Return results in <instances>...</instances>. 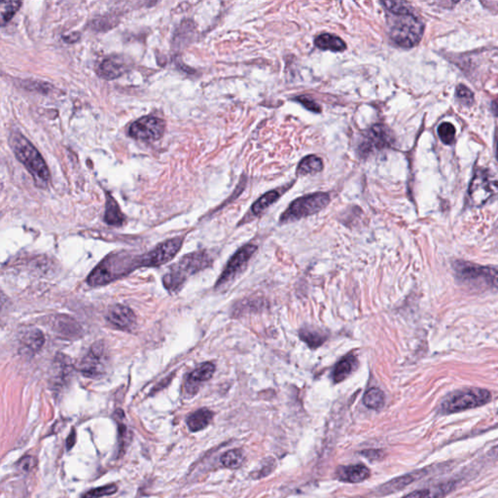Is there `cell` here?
I'll return each instance as SVG.
<instances>
[{
    "instance_id": "obj_41",
    "label": "cell",
    "mask_w": 498,
    "mask_h": 498,
    "mask_svg": "<svg viewBox=\"0 0 498 498\" xmlns=\"http://www.w3.org/2000/svg\"><path fill=\"white\" fill-rule=\"evenodd\" d=\"M497 158H498V146H497Z\"/></svg>"
},
{
    "instance_id": "obj_3",
    "label": "cell",
    "mask_w": 498,
    "mask_h": 498,
    "mask_svg": "<svg viewBox=\"0 0 498 498\" xmlns=\"http://www.w3.org/2000/svg\"><path fill=\"white\" fill-rule=\"evenodd\" d=\"M139 267H141L139 257L127 253H115L95 268L88 278V283L92 286L107 285Z\"/></svg>"
},
{
    "instance_id": "obj_30",
    "label": "cell",
    "mask_w": 498,
    "mask_h": 498,
    "mask_svg": "<svg viewBox=\"0 0 498 498\" xmlns=\"http://www.w3.org/2000/svg\"><path fill=\"white\" fill-rule=\"evenodd\" d=\"M278 198L279 193L278 191H270V192L263 195L259 200H257V201L255 202V204L252 206V213H254L255 215H258V214L263 213L265 209L271 206L272 204H273L274 202L278 199Z\"/></svg>"
},
{
    "instance_id": "obj_23",
    "label": "cell",
    "mask_w": 498,
    "mask_h": 498,
    "mask_svg": "<svg viewBox=\"0 0 498 498\" xmlns=\"http://www.w3.org/2000/svg\"><path fill=\"white\" fill-rule=\"evenodd\" d=\"M316 47L321 50H329L332 52H342L346 49V44L343 39L333 34H324L316 37L315 40Z\"/></svg>"
},
{
    "instance_id": "obj_20",
    "label": "cell",
    "mask_w": 498,
    "mask_h": 498,
    "mask_svg": "<svg viewBox=\"0 0 498 498\" xmlns=\"http://www.w3.org/2000/svg\"><path fill=\"white\" fill-rule=\"evenodd\" d=\"M358 366V360L355 355H350L340 360L333 370L332 379L335 383H341L355 371Z\"/></svg>"
},
{
    "instance_id": "obj_5",
    "label": "cell",
    "mask_w": 498,
    "mask_h": 498,
    "mask_svg": "<svg viewBox=\"0 0 498 498\" xmlns=\"http://www.w3.org/2000/svg\"><path fill=\"white\" fill-rule=\"evenodd\" d=\"M490 400L492 394L488 390L478 388H464L449 394L442 402L440 411L446 415L462 413L484 406Z\"/></svg>"
},
{
    "instance_id": "obj_36",
    "label": "cell",
    "mask_w": 498,
    "mask_h": 498,
    "mask_svg": "<svg viewBox=\"0 0 498 498\" xmlns=\"http://www.w3.org/2000/svg\"><path fill=\"white\" fill-rule=\"evenodd\" d=\"M37 464V460L34 457L27 455V457L23 458L20 462H18L19 469H22L24 472H30L32 470L36 469Z\"/></svg>"
},
{
    "instance_id": "obj_28",
    "label": "cell",
    "mask_w": 498,
    "mask_h": 498,
    "mask_svg": "<svg viewBox=\"0 0 498 498\" xmlns=\"http://www.w3.org/2000/svg\"><path fill=\"white\" fill-rule=\"evenodd\" d=\"M385 393L380 388H371L363 397V403L369 409L380 410L385 405Z\"/></svg>"
},
{
    "instance_id": "obj_35",
    "label": "cell",
    "mask_w": 498,
    "mask_h": 498,
    "mask_svg": "<svg viewBox=\"0 0 498 498\" xmlns=\"http://www.w3.org/2000/svg\"><path fill=\"white\" fill-rule=\"evenodd\" d=\"M457 99L460 101V104L465 106H470L474 102L473 93L465 87L464 85H460L457 88V92H455Z\"/></svg>"
},
{
    "instance_id": "obj_13",
    "label": "cell",
    "mask_w": 498,
    "mask_h": 498,
    "mask_svg": "<svg viewBox=\"0 0 498 498\" xmlns=\"http://www.w3.org/2000/svg\"><path fill=\"white\" fill-rule=\"evenodd\" d=\"M256 250H257V248L253 244H246L239 248L228 262L227 266L216 283V287L224 286L228 283H231L233 279L236 278L237 274H241L246 269V264L254 254Z\"/></svg>"
},
{
    "instance_id": "obj_25",
    "label": "cell",
    "mask_w": 498,
    "mask_h": 498,
    "mask_svg": "<svg viewBox=\"0 0 498 498\" xmlns=\"http://www.w3.org/2000/svg\"><path fill=\"white\" fill-rule=\"evenodd\" d=\"M322 169L323 163L320 158L311 155L302 160L299 167H298L297 171L300 176H306V174H318Z\"/></svg>"
},
{
    "instance_id": "obj_18",
    "label": "cell",
    "mask_w": 498,
    "mask_h": 498,
    "mask_svg": "<svg viewBox=\"0 0 498 498\" xmlns=\"http://www.w3.org/2000/svg\"><path fill=\"white\" fill-rule=\"evenodd\" d=\"M427 469L418 470V471L413 472V473L398 477V478L393 479V480L381 486L380 490L383 492V495L399 492L402 488H406V486L411 485L414 482L423 478V476L427 474Z\"/></svg>"
},
{
    "instance_id": "obj_26",
    "label": "cell",
    "mask_w": 498,
    "mask_h": 498,
    "mask_svg": "<svg viewBox=\"0 0 498 498\" xmlns=\"http://www.w3.org/2000/svg\"><path fill=\"white\" fill-rule=\"evenodd\" d=\"M300 338L305 342L309 348H316L327 341V337L322 332L316 329H301L299 332Z\"/></svg>"
},
{
    "instance_id": "obj_10",
    "label": "cell",
    "mask_w": 498,
    "mask_h": 498,
    "mask_svg": "<svg viewBox=\"0 0 498 498\" xmlns=\"http://www.w3.org/2000/svg\"><path fill=\"white\" fill-rule=\"evenodd\" d=\"M164 121L153 116H144L137 119L129 129L130 136L137 141H156L163 137L165 132Z\"/></svg>"
},
{
    "instance_id": "obj_33",
    "label": "cell",
    "mask_w": 498,
    "mask_h": 498,
    "mask_svg": "<svg viewBox=\"0 0 498 498\" xmlns=\"http://www.w3.org/2000/svg\"><path fill=\"white\" fill-rule=\"evenodd\" d=\"M438 134L444 143L451 144L455 137V126L449 122L442 123L438 127Z\"/></svg>"
},
{
    "instance_id": "obj_37",
    "label": "cell",
    "mask_w": 498,
    "mask_h": 498,
    "mask_svg": "<svg viewBox=\"0 0 498 498\" xmlns=\"http://www.w3.org/2000/svg\"><path fill=\"white\" fill-rule=\"evenodd\" d=\"M296 101L299 102L303 106L306 107L309 110L313 111V112H320V106H318L316 102L311 101L308 97H297Z\"/></svg>"
},
{
    "instance_id": "obj_12",
    "label": "cell",
    "mask_w": 498,
    "mask_h": 498,
    "mask_svg": "<svg viewBox=\"0 0 498 498\" xmlns=\"http://www.w3.org/2000/svg\"><path fill=\"white\" fill-rule=\"evenodd\" d=\"M392 141V134L388 128L383 125H375L363 136L361 143L358 146V153L361 157H366L375 151L388 147Z\"/></svg>"
},
{
    "instance_id": "obj_6",
    "label": "cell",
    "mask_w": 498,
    "mask_h": 498,
    "mask_svg": "<svg viewBox=\"0 0 498 498\" xmlns=\"http://www.w3.org/2000/svg\"><path fill=\"white\" fill-rule=\"evenodd\" d=\"M455 276L467 285H488L498 289V269L484 267L473 263L455 261L453 264Z\"/></svg>"
},
{
    "instance_id": "obj_38",
    "label": "cell",
    "mask_w": 498,
    "mask_h": 498,
    "mask_svg": "<svg viewBox=\"0 0 498 498\" xmlns=\"http://www.w3.org/2000/svg\"><path fill=\"white\" fill-rule=\"evenodd\" d=\"M362 455L372 460H380V458L383 457V451L377 450L364 451Z\"/></svg>"
},
{
    "instance_id": "obj_17",
    "label": "cell",
    "mask_w": 498,
    "mask_h": 498,
    "mask_svg": "<svg viewBox=\"0 0 498 498\" xmlns=\"http://www.w3.org/2000/svg\"><path fill=\"white\" fill-rule=\"evenodd\" d=\"M455 488V482H444V483L437 484L429 488L415 490V492L405 495L403 498H444L453 492Z\"/></svg>"
},
{
    "instance_id": "obj_1",
    "label": "cell",
    "mask_w": 498,
    "mask_h": 498,
    "mask_svg": "<svg viewBox=\"0 0 498 498\" xmlns=\"http://www.w3.org/2000/svg\"><path fill=\"white\" fill-rule=\"evenodd\" d=\"M10 145L17 159L32 174L36 185L40 188L46 187L50 180V172L37 149L20 132H13Z\"/></svg>"
},
{
    "instance_id": "obj_19",
    "label": "cell",
    "mask_w": 498,
    "mask_h": 498,
    "mask_svg": "<svg viewBox=\"0 0 498 498\" xmlns=\"http://www.w3.org/2000/svg\"><path fill=\"white\" fill-rule=\"evenodd\" d=\"M21 346L27 355H36L41 350L45 342L43 333L38 329H29L23 333L20 339Z\"/></svg>"
},
{
    "instance_id": "obj_40",
    "label": "cell",
    "mask_w": 498,
    "mask_h": 498,
    "mask_svg": "<svg viewBox=\"0 0 498 498\" xmlns=\"http://www.w3.org/2000/svg\"><path fill=\"white\" fill-rule=\"evenodd\" d=\"M493 112H495V115L498 116V99H497V101L493 102Z\"/></svg>"
},
{
    "instance_id": "obj_31",
    "label": "cell",
    "mask_w": 498,
    "mask_h": 498,
    "mask_svg": "<svg viewBox=\"0 0 498 498\" xmlns=\"http://www.w3.org/2000/svg\"><path fill=\"white\" fill-rule=\"evenodd\" d=\"M21 5H22L21 1L2 2L1 6H0V23H1L2 27L14 17Z\"/></svg>"
},
{
    "instance_id": "obj_2",
    "label": "cell",
    "mask_w": 498,
    "mask_h": 498,
    "mask_svg": "<svg viewBox=\"0 0 498 498\" xmlns=\"http://www.w3.org/2000/svg\"><path fill=\"white\" fill-rule=\"evenodd\" d=\"M211 262L213 258L206 251H198L184 256L178 263L172 265L165 274L163 278L165 287L171 293L178 292L186 279L211 266Z\"/></svg>"
},
{
    "instance_id": "obj_7",
    "label": "cell",
    "mask_w": 498,
    "mask_h": 498,
    "mask_svg": "<svg viewBox=\"0 0 498 498\" xmlns=\"http://www.w3.org/2000/svg\"><path fill=\"white\" fill-rule=\"evenodd\" d=\"M330 197L325 193H316L299 198L290 204L281 217V223L293 222L320 213L329 204Z\"/></svg>"
},
{
    "instance_id": "obj_39",
    "label": "cell",
    "mask_w": 498,
    "mask_h": 498,
    "mask_svg": "<svg viewBox=\"0 0 498 498\" xmlns=\"http://www.w3.org/2000/svg\"><path fill=\"white\" fill-rule=\"evenodd\" d=\"M75 444V432H72L71 435H69V439H67V449H71Z\"/></svg>"
},
{
    "instance_id": "obj_29",
    "label": "cell",
    "mask_w": 498,
    "mask_h": 498,
    "mask_svg": "<svg viewBox=\"0 0 498 498\" xmlns=\"http://www.w3.org/2000/svg\"><path fill=\"white\" fill-rule=\"evenodd\" d=\"M244 455L241 450H235L226 451L224 455L221 457V463L225 467L230 469H237L244 464Z\"/></svg>"
},
{
    "instance_id": "obj_24",
    "label": "cell",
    "mask_w": 498,
    "mask_h": 498,
    "mask_svg": "<svg viewBox=\"0 0 498 498\" xmlns=\"http://www.w3.org/2000/svg\"><path fill=\"white\" fill-rule=\"evenodd\" d=\"M104 221L108 225L121 226L125 221V216L119 208L117 202L110 195L106 196V208L104 213Z\"/></svg>"
},
{
    "instance_id": "obj_11",
    "label": "cell",
    "mask_w": 498,
    "mask_h": 498,
    "mask_svg": "<svg viewBox=\"0 0 498 498\" xmlns=\"http://www.w3.org/2000/svg\"><path fill=\"white\" fill-rule=\"evenodd\" d=\"M182 244L183 239L174 237V239H169V241L159 244L147 254L139 257V266L159 267L165 263L171 261L181 248Z\"/></svg>"
},
{
    "instance_id": "obj_8",
    "label": "cell",
    "mask_w": 498,
    "mask_h": 498,
    "mask_svg": "<svg viewBox=\"0 0 498 498\" xmlns=\"http://www.w3.org/2000/svg\"><path fill=\"white\" fill-rule=\"evenodd\" d=\"M109 351L106 344L97 342L91 346L78 365V370L90 379L102 378L109 368Z\"/></svg>"
},
{
    "instance_id": "obj_27",
    "label": "cell",
    "mask_w": 498,
    "mask_h": 498,
    "mask_svg": "<svg viewBox=\"0 0 498 498\" xmlns=\"http://www.w3.org/2000/svg\"><path fill=\"white\" fill-rule=\"evenodd\" d=\"M55 329L62 336L78 337L80 332L79 327L71 318L67 316H60L55 321Z\"/></svg>"
},
{
    "instance_id": "obj_16",
    "label": "cell",
    "mask_w": 498,
    "mask_h": 498,
    "mask_svg": "<svg viewBox=\"0 0 498 498\" xmlns=\"http://www.w3.org/2000/svg\"><path fill=\"white\" fill-rule=\"evenodd\" d=\"M128 69V62L120 56H112L102 60L97 73L101 78L112 80L120 78Z\"/></svg>"
},
{
    "instance_id": "obj_22",
    "label": "cell",
    "mask_w": 498,
    "mask_h": 498,
    "mask_svg": "<svg viewBox=\"0 0 498 498\" xmlns=\"http://www.w3.org/2000/svg\"><path fill=\"white\" fill-rule=\"evenodd\" d=\"M213 413L209 411V409H200L198 411L193 413L192 415L188 416L187 425L189 429L192 432L201 431L204 429L211 421L213 420Z\"/></svg>"
},
{
    "instance_id": "obj_4",
    "label": "cell",
    "mask_w": 498,
    "mask_h": 498,
    "mask_svg": "<svg viewBox=\"0 0 498 498\" xmlns=\"http://www.w3.org/2000/svg\"><path fill=\"white\" fill-rule=\"evenodd\" d=\"M390 25V38L400 47H414L423 37V23L413 13L401 15L392 14Z\"/></svg>"
},
{
    "instance_id": "obj_14",
    "label": "cell",
    "mask_w": 498,
    "mask_h": 498,
    "mask_svg": "<svg viewBox=\"0 0 498 498\" xmlns=\"http://www.w3.org/2000/svg\"><path fill=\"white\" fill-rule=\"evenodd\" d=\"M215 371V366L213 363L206 362L202 363L199 367H197L194 371L191 372L186 378L184 383V390L185 392L189 395L196 394L198 390H200L204 381L211 380Z\"/></svg>"
},
{
    "instance_id": "obj_32",
    "label": "cell",
    "mask_w": 498,
    "mask_h": 498,
    "mask_svg": "<svg viewBox=\"0 0 498 498\" xmlns=\"http://www.w3.org/2000/svg\"><path fill=\"white\" fill-rule=\"evenodd\" d=\"M116 492H117V486L112 484V485H106L99 486V488H93L90 492L86 493L82 498H101L107 497V495H112Z\"/></svg>"
},
{
    "instance_id": "obj_21",
    "label": "cell",
    "mask_w": 498,
    "mask_h": 498,
    "mask_svg": "<svg viewBox=\"0 0 498 498\" xmlns=\"http://www.w3.org/2000/svg\"><path fill=\"white\" fill-rule=\"evenodd\" d=\"M338 474L342 481L358 484L367 480L371 473L364 465L355 464L340 469Z\"/></svg>"
},
{
    "instance_id": "obj_9",
    "label": "cell",
    "mask_w": 498,
    "mask_h": 498,
    "mask_svg": "<svg viewBox=\"0 0 498 498\" xmlns=\"http://www.w3.org/2000/svg\"><path fill=\"white\" fill-rule=\"evenodd\" d=\"M498 193V181L486 171H477L471 185L469 195L474 206H482Z\"/></svg>"
},
{
    "instance_id": "obj_15",
    "label": "cell",
    "mask_w": 498,
    "mask_h": 498,
    "mask_svg": "<svg viewBox=\"0 0 498 498\" xmlns=\"http://www.w3.org/2000/svg\"><path fill=\"white\" fill-rule=\"evenodd\" d=\"M107 320L114 327L122 330H132L137 323L136 315L129 307L114 305L108 309Z\"/></svg>"
},
{
    "instance_id": "obj_34",
    "label": "cell",
    "mask_w": 498,
    "mask_h": 498,
    "mask_svg": "<svg viewBox=\"0 0 498 498\" xmlns=\"http://www.w3.org/2000/svg\"><path fill=\"white\" fill-rule=\"evenodd\" d=\"M381 4L386 7V10L390 11V14H394V15L412 13L411 7L405 2L386 1L381 2Z\"/></svg>"
}]
</instances>
